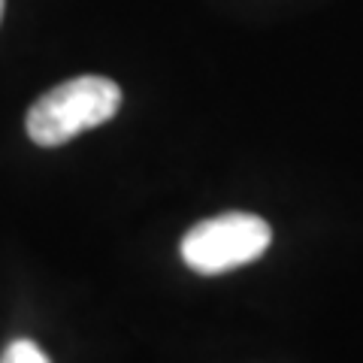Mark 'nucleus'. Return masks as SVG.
<instances>
[{"label": "nucleus", "instance_id": "nucleus-2", "mask_svg": "<svg viewBox=\"0 0 363 363\" xmlns=\"http://www.w3.org/2000/svg\"><path fill=\"white\" fill-rule=\"evenodd\" d=\"M269 224L252 212H224L194 224L182 240V260L200 276L245 267L269 248Z\"/></svg>", "mask_w": 363, "mask_h": 363}, {"label": "nucleus", "instance_id": "nucleus-4", "mask_svg": "<svg viewBox=\"0 0 363 363\" xmlns=\"http://www.w3.org/2000/svg\"><path fill=\"white\" fill-rule=\"evenodd\" d=\"M4 4H6V0H0V18H4Z\"/></svg>", "mask_w": 363, "mask_h": 363}, {"label": "nucleus", "instance_id": "nucleus-3", "mask_svg": "<svg viewBox=\"0 0 363 363\" xmlns=\"http://www.w3.org/2000/svg\"><path fill=\"white\" fill-rule=\"evenodd\" d=\"M0 363H52V360L43 354V348L37 342H30V339H16V342H9L6 351L0 354Z\"/></svg>", "mask_w": 363, "mask_h": 363}, {"label": "nucleus", "instance_id": "nucleus-1", "mask_svg": "<svg viewBox=\"0 0 363 363\" xmlns=\"http://www.w3.org/2000/svg\"><path fill=\"white\" fill-rule=\"evenodd\" d=\"M121 109V88L106 76L67 79L43 94L28 112V136L43 149H58L73 136L94 130Z\"/></svg>", "mask_w": 363, "mask_h": 363}]
</instances>
